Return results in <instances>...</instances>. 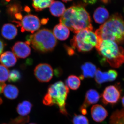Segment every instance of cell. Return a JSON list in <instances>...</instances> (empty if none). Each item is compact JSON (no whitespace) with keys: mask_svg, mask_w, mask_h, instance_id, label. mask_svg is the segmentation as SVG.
I'll return each mask as SVG.
<instances>
[{"mask_svg":"<svg viewBox=\"0 0 124 124\" xmlns=\"http://www.w3.org/2000/svg\"></svg>","mask_w":124,"mask_h":124,"instance_id":"ab89813d","label":"cell"},{"mask_svg":"<svg viewBox=\"0 0 124 124\" xmlns=\"http://www.w3.org/2000/svg\"><path fill=\"white\" fill-rule=\"evenodd\" d=\"M108 76H109V81H113L115 80L117 77L118 73L115 70L111 69L108 72Z\"/></svg>","mask_w":124,"mask_h":124,"instance_id":"f546056e","label":"cell"},{"mask_svg":"<svg viewBox=\"0 0 124 124\" xmlns=\"http://www.w3.org/2000/svg\"><path fill=\"white\" fill-rule=\"evenodd\" d=\"M59 22L75 33L84 29H93L89 14L81 5H74L67 9Z\"/></svg>","mask_w":124,"mask_h":124,"instance_id":"6da1fadb","label":"cell"},{"mask_svg":"<svg viewBox=\"0 0 124 124\" xmlns=\"http://www.w3.org/2000/svg\"><path fill=\"white\" fill-rule=\"evenodd\" d=\"M103 3L105 4H108L110 2L111 0H100Z\"/></svg>","mask_w":124,"mask_h":124,"instance_id":"d590c367","label":"cell"},{"mask_svg":"<svg viewBox=\"0 0 124 124\" xmlns=\"http://www.w3.org/2000/svg\"><path fill=\"white\" fill-rule=\"evenodd\" d=\"M22 7L18 4H14L8 5L7 8V12L11 17H14L16 15L22 11Z\"/></svg>","mask_w":124,"mask_h":124,"instance_id":"d4e9b609","label":"cell"},{"mask_svg":"<svg viewBox=\"0 0 124 124\" xmlns=\"http://www.w3.org/2000/svg\"><path fill=\"white\" fill-rule=\"evenodd\" d=\"M63 2H69V1H72V0H62Z\"/></svg>","mask_w":124,"mask_h":124,"instance_id":"74e56055","label":"cell"},{"mask_svg":"<svg viewBox=\"0 0 124 124\" xmlns=\"http://www.w3.org/2000/svg\"><path fill=\"white\" fill-rule=\"evenodd\" d=\"M21 78L20 72L16 69L11 70L9 72L8 81L9 82H17Z\"/></svg>","mask_w":124,"mask_h":124,"instance_id":"4316f807","label":"cell"},{"mask_svg":"<svg viewBox=\"0 0 124 124\" xmlns=\"http://www.w3.org/2000/svg\"><path fill=\"white\" fill-rule=\"evenodd\" d=\"M66 85L73 90H76L79 88L81 85L80 79L77 76H69L66 80Z\"/></svg>","mask_w":124,"mask_h":124,"instance_id":"603a6c76","label":"cell"},{"mask_svg":"<svg viewBox=\"0 0 124 124\" xmlns=\"http://www.w3.org/2000/svg\"><path fill=\"white\" fill-rule=\"evenodd\" d=\"M69 93V88L62 81H57L49 86L47 93L43 98V104L49 106L56 105L60 113L67 116L66 102Z\"/></svg>","mask_w":124,"mask_h":124,"instance_id":"277c9868","label":"cell"},{"mask_svg":"<svg viewBox=\"0 0 124 124\" xmlns=\"http://www.w3.org/2000/svg\"><path fill=\"white\" fill-rule=\"evenodd\" d=\"M84 2L86 4H95L98 0H83Z\"/></svg>","mask_w":124,"mask_h":124,"instance_id":"1f68e13d","label":"cell"},{"mask_svg":"<svg viewBox=\"0 0 124 124\" xmlns=\"http://www.w3.org/2000/svg\"><path fill=\"white\" fill-rule=\"evenodd\" d=\"M29 117L28 116H20L16 117L11 121V124H25L29 121Z\"/></svg>","mask_w":124,"mask_h":124,"instance_id":"f1b7e54d","label":"cell"},{"mask_svg":"<svg viewBox=\"0 0 124 124\" xmlns=\"http://www.w3.org/2000/svg\"><path fill=\"white\" fill-rule=\"evenodd\" d=\"M34 75L38 81L41 82H48L53 76V68L47 63H40L34 69Z\"/></svg>","mask_w":124,"mask_h":124,"instance_id":"9c48e42d","label":"cell"},{"mask_svg":"<svg viewBox=\"0 0 124 124\" xmlns=\"http://www.w3.org/2000/svg\"><path fill=\"white\" fill-rule=\"evenodd\" d=\"M71 45L79 52H89L96 46L98 39L95 33L88 29H84L76 33L70 41Z\"/></svg>","mask_w":124,"mask_h":124,"instance_id":"8992f818","label":"cell"},{"mask_svg":"<svg viewBox=\"0 0 124 124\" xmlns=\"http://www.w3.org/2000/svg\"><path fill=\"white\" fill-rule=\"evenodd\" d=\"M73 124H89L88 118L85 116L75 114L72 119Z\"/></svg>","mask_w":124,"mask_h":124,"instance_id":"83f0119b","label":"cell"},{"mask_svg":"<svg viewBox=\"0 0 124 124\" xmlns=\"http://www.w3.org/2000/svg\"><path fill=\"white\" fill-rule=\"evenodd\" d=\"M18 89L15 85H6L3 88L2 93L6 97L9 99H15L18 95Z\"/></svg>","mask_w":124,"mask_h":124,"instance_id":"d6986e66","label":"cell"},{"mask_svg":"<svg viewBox=\"0 0 124 124\" xmlns=\"http://www.w3.org/2000/svg\"><path fill=\"white\" fill-rule=\"evenodd\" d=\"M35 124V123H30V124Z\"/></svg>","mask_w":124,"mask_h":124,"instance_id":"f35d334b","label":"cell"},{"mask_svg":"<svg viewBox=\"0 0 124 124\" xmlns=\"http://www.w3.org/2000/svg\"><path fill=\"white\" fill-rule=\"evenodd\" d=\"M17 62V57L11 51L4 52L1 54L0 57L1 63L6 67L14 66Z\"/></svg>","mask_w":124,"mask_h":124,"instance_id":"e0dca14e","label":"cell"},{"mask_svg":"<svg viewBox=\"0 0 124 124\" xmlns=\"http://www.w3.org/2000/svg\"><path fill=\"white\" fill-rule=\"evenodd\" d=\"M121 102H122V106L124 107V96L122 98V100H121Z\"/></svg>","mask_w":124,"mask_h":124,"instance_id":"8d00e7d4","label":"cell"},{"mask_svg":"<svg viewBox=\"0 0 124 124\" xmlns=\"http://www.w3.org/2000/svg\"><path fill=\"white\" fill-rule=\"evenodd\" d=\"M91 116L95 122H101L103 121L108 116L107 111L104 107L100 104H95L91 107Z\"/></svg>","mask_w":124,"mask_h":124,"instance_id":"7c38bea8","label":"cell"},{"mask_svg":"<svg viewBox=\"0 0 124 124\" xmlns=\"http://www.w3.org/2000/svg\"><path fill=\"white\" fill-rule=\"evenodd\" d=\"M95 77V81L99 85L109 81L108 72L102 71L99 69L97 70Z\"/></svg>","mask_w":124,"mask_h":124,"instance_id":"cb8c5ba5","label":"cell"},{"mask_svg":"<svg viewBox=\"0 0 124 124\" xmlns=\"http://www.w3.org/2000/svg\"><path fill=\"white\" fill-rule=\"evenodd\" d=\"M1 33L2 36L5 39L9 40H12L17 35V29L14 24L6 23L2 26Z\"/></svg>","mask_w":124,"mask_h":124,"instance_id":"2e32d148","label":"cell"},{"mask_svg":"<svg viewBox=\"0 0 124 124\" xmlns=\"http://www.w3.org/2000/svg\"><path fill=\"white\" fill-rule=\"evenodd\" d=\"M32 104L28 101L24 100L19 103L17 107L18 113L22 116H27L31 112Z\"/></svg>","mask_w":124,"mask_h":124,"instance_id":"ffe728a7","label":"cell"},{"mask_svg":"<svg viewBox=\"0 0 124 124\" xmlns=\"http://www.w3.org/2000/svg\"><path fill=\"white\" fill-rule=\"evenodd\" d=\"M5 85L6 84H5V85H1V86H0V94L2 93V89H3V88H4V86H5ZM2 99H1V98L0 97V105L2 104Z\"/></svg>","mask_w":124,"mask_h":124,"instance_id":"d6a6232c","label":"cell"},{"mask_svg":"<svg viewBox=\"0 0 124 124\" xmlns=\"http://www.w3.org/2000/svg\"><path fill=\"white\" fill-rule=\"evenodd\" d=\"M100 98L99 93L97 90L93 89L89 90L85 94L84 101L80 107V111L83 115H86L87 113L86 108L90 105L97 103Z\"/></svg>","mask_w":124,"mask_h":124,"instance_id":"30bf717a","label":"cell"},{"mask_svg":"<svg viewBox=\"0 0 124 124\" xmlns=\"http://www.w3.org/2000/svg\"><path fill=\"white\" fill-rule=\"evenodd\" d=\"M110 124H124V109L115 111L110 117Z\"/></svg>","mask_w":124,"mask_h":124,"instance_id":"44dd1931","label":"cell"},{"mask_svg":"<svg viewBox=\"0 0 124 124\" xmlns=\"http://www.w3.org/2000/svg\"><path fill=\"white\" fill-rule=\"evenodd\" d=\"M66 8L64 4L59 1H54L50 6L49 10L54 17L62 16L65 12Z\"/></svg>","mask_w":124,"mask_h":124,"instance_id":"ac0fdd59","label":"cell"},{"mask_svg":"<svg viewBox=\"0 0 124 124\" xmlns=\"http://www.w3.org/2000/svg\"><path fill=\"white\" fill-rule=\"evenodd\" d=\"M48 19H42L41 21V23L43 24H46L47 22H48Z\"/></svg>","mask_w":124,"mask_h":124,"instance_id":"e575fe53","label":"cell"},{"mask_svg":"<svg viewBox=\"0 0 124 124\" xmlns=\"http://www.w3.org/2000/svg\"><path fill=\"white\" fill-rule=\"evenodd\" d=\"M95 48L102 61L112 67L118 68L124 63V49L116 42L104 40L98 42Z\"/></svg>","mask_w":124,"mask_h":124,"instance_id":"3957f363","label":"cell"},{"mask_svg":"<svg viewBox=\"0 0 124 124\" xmlns=\"http://www.w3.org/2000/svg\"><path fill=\"white\" fill-rule=\"evenodd\" d=\"M82 75L80 76L79 78L81 80L84 78H93L95 76L97 71V68L94 64L90 62H86L82 64L81 66Z\"/></svg>","mask_w":124,"mask_h":124,"instance_id":"9a60e30c","label":"cell"},{"mask_svg":"<svg viewBox=\"0 0 124 124\" xmlns=\"http://www.w3.org/2000/svg\"><path fill=\"white\" fill-rule=\"evenodd\" d=\"M93 17L95 22L98 24H102L109 18V12L105 7L100 6L94 11Z\"/></svg>","mask_w":124,"mask_h":124,"instance_id":"4fadbf2b","label":"cell"},{"mask_svg":"<svg viewBox=\"0 0 124 124\" xmlns=\"http://www.w3.org/2000/svg\"><path fill=\"white\" fill-rule=\"evenodd\" d=\"M9 71L4 65L0 64V82L5 83L8 79Z\"/></svg>","mask_w":124,"mask_h":124,"instance_id":"484cf974","label":"cell"},{"mask_svg":"<svg viewBox=\"0 0 124 124\" xmlns=\"http://www.w3.org/2000/svg\"><path fill=\"white\" fill-rule=\"evenodd\" d=\"M95 34L98 42L109 40L122 44L124 43V19L120 14L112 15L106 22L97 29Z\"/></svg>","mask_w":124,"mask_h":124,"instance_id":"7a4b0ae2","label":"cell"},{"mask_svg":"<svg viewBox=\"0 0 124 124\" xmlns=\"http://www.w3.org/2000/svg\"><path fill=\"white\" fill-rule=\"evenodd\" d=\"M32 6L36 11H42L50 6L54 0H32Z\"/></svg>","mask_w":124,"mask_h":124,"instance_id":"7402d4cb","label":"cell"},{"mask_svg":"<svg viewBox=\"0 0 124 124\" xmlns=\"http://www.w3.org/2000/svg\"><path fill=\"white\" fill-rule=\"evenodd\" d=\"M26 39V43L39 53L52 51L57 44L53 32L47 29H40L33 35L27 36Z\"/></svg>","mask_w":124,"mask_h":124,"instance_id":"5b68a950","label":"cell"},{"mask_svg":"<svg viewBox=\"0 0 124 124\" xmlns=\"http://www.w3.org/2000/svg\"><path fill=\"white\" fill-rule=\"evenodd\" d=\"M119 85H110L105 89L101 96L103 104L113 106L119 102L121 98L122 92Z\"/></svg>","mask_w":124,"mask_h":124,"instance_id":"52a82bcc","label":"cell"},{"mask_svg":"<svg viewBox=\"0 0 124 124\" xmlns=\"http://www.w3.org/2000/svg\"><path fill=\"white\" fill-rule=\"evenodd\" d=\"M12 50L16 57L20 58L27 57L31 53V48L26 42H16L12 47Z\"/></svg>","mask_w":124,"mask_h":124,"instance_id":"8fae6325","label":"cell"},{"mask_svg":"<svg viewBox=\"0 0 124 124\" xmlns=\"http://www.w3.org/2000/svg\"><path fill=\"white\" fill-rule=\"evenodd\" d=\"M68 50V54L69 55H72L74 54V51L71 48H68L67 49Z\"/></svg>","mask_w":124,"mask_h":124,"instance_id":"836d02e7","label":"cell"},{"mask_svg":"<svg viewBox=\"0 0 124 124\" xmlns=\"http://www.w3.org/2000/svg\"><path fill=\"white\" fill-rule=\"evenodd\" d=\"M53 33L55 38L60 40H65L70 35L69 29L63 24L60 23L54 27Z\"/></svg>","mask_w":124,"mask_h":124,"instance_id":"5bb4252c","label":"cell"},{"mask_svg":"<svg viewBox=\"0 0 124 124\" xmlns=\"http://www.w3.org/2000/svg\"><path fill=\"white\" fill-rule=\"evenodd\" d=\"M21 22L14 21L18 26L21 27L22 32L25 31L33 33L38 31L41 26V22L39 18L36 15L29 14L24 16Z\"/></svg>","mask_w":124,"mask_h":124,"instance_id":"ba28073f","label":"cell"},{"mask_svg":"<svg viewBox=\"0 0 124 124\" xmlns=\"http://www.w3.org/2000/svg\"><path fill=\"white\" fill-rule=\"evenodd\" d=\"M5 46V44L4 42L2 39H0V55L3 52Z\"/></svg>","mask_w":124,"mask_h":124,"instance_id":"4dcf8cb0","label":"cell"}]
</instances>
